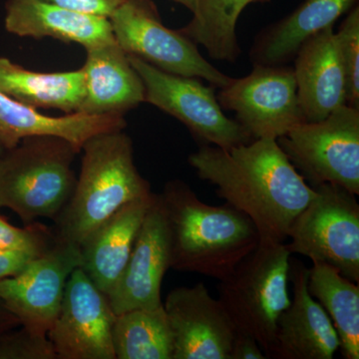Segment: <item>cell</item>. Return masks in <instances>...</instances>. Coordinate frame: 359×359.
Returning <instances> with one entry per match:
<instances>
[{
  "instance_id": "6da1fadb",
  "label": "cell",
  "mask_w": 359,
  "mask_h": 359,
  "mask_svg": "<svg viewBox=\"0 0 359 359\" xmlns=\"http://www.w3.org/2000/svg\"><path fill=\"white\" fill-rule=\"evenodd\" d=\"M188 163L218 197L252 219L259 243H285L292 222L316 196L273 139L231 149L202 145Z\"/></svg>"
},
{
  "instance_id": "7a4b0ae2",
  "label": "cell",
  "mask_w": 359,
  "mask_h": 359,
  "mask_svg": "<svg viewBox=\"0 0 359 359\" xmlns=\"http://www.w3.org/2000/svg\"><path fill=\"white\" fill-rule=\"evenodd\" d=\"M159 195L169 241L170 269L221 280L259 244L252 219L231 205L205 204L182 180Z\"/></svg>"
},
{
  "instance_id": "3957f363",
  "label": "cell",
  "mask_w": 359,
  "mask_h": 359,
  "mask_svg": "<svg viewBox=\"0 0 359 359\" xmlns=\"http://www.w3.org/2000/svg\"><path fill=\"white\" fill-rule=\"evenodd\" d=\"M81 151L74 191L52 226L57 240L79 248L123 205L153 193L135 166L133 143L124 130L95 135Z\"/></svg>"
},
{
  "instance_id": "277c9868",
  "label": "cell",
  "mask_w": 359,
  "mask_h": 359,
  "mask_svg": "<svg viewBox=\"0 0 359 359\" xmlns=\"http://www.w3.org/2000/svg\"><path fill=\"white\" fill-rule=\"evenodd\" d=\"M79 154L70 142L55 136H30L0 156V208L15 212L25 224L55 221L69 201Z\"/></svg>"
},
{
  "instance_id": "5b68a950",
  "label": "cell",
  "mask_w": 359,
  "mask_h": 359,
  "mask_svg": "<svg viewBox=\"0 0 359 359\" xmlns=\"http://www.w3.org/2000/svg\"><path fill=\"white\" fill-rule=\"evenodd\" d=\"M290 254L285 243H259L219 280V301L236 330L254 337L269 358L280 313L290 304Z\"/></svg>"
},
{
  "instance_id": "8992f818",
  "label": "cell",
  "mask_w": 359,
  "mask_h": 359,
  "mask_svg": "<svg viewBox=\"0 0 359 359\" xmlns=\"http://www.w3.org/2000/svg\"><path fill=\"white\" fill-rule=\"evenodd\" d=\"M304 181L359 195V108L344 105L318 122H304L276 140Z\"/></svg>"
},
{
  "instance_id": "52a82bcc",
  "label": "cell",
  "mask_w": 359,
  "mask_h": 359,
  "mask_svg": "<svg viewBox=\"0 0 359 359\" xmlns=\"http://www.w3.org/2000/svg\"><path fill=\"white\" fill-rule=\"evenodd\" d=\"M292 222L290 254L313 263L330 264L340 275L359 283V205L356 196L342 187L323 184Z\"/></svg>"
},
{
  "instance_id": "ba28073f",
  "label": "cell",
  "mask_w": 359,
  "mask_h": 359,
  "mask_svg": "<svg viewBox=\"0 0 359 359\" xmlns=\"http://www.w3.org/2000/svg\"><path fill=\"white\" fill-rule=\"evenodd\" d=\"M109 20L116 42L128 55L171 74L199 78L218 89L233 79L204 58L192 40L163 25L152 0H123Z\"/></svg>"
},
{
  "instance_id": "9c48e42d",
  "label": "cell",
  "mask_w": 359,
  "mask_h": 359,
  "mask_svg": "<svg viewBox=\"0 0 359 359\" xmlns=\"http://www.w3.org/2000/svg\"><path fill=\"white\" fill-rule=\"evenodd\" d=\"M145 88V101L183 123L203 145L231 149L252 141L237 120H231L219 106L212 87L199 78L171 74L128 55Z\"/></svg>"
},
{
  "instance_id": "30bf717a",
  "label": "cell",
  "mask_w": 359,
  "mask_h": 359,
  "mask_svg": "<svg viewBox=\"0 0 359 359\" xmlns=\"http://www.w3.org/2000/svg\"><path fill=\"white\" fill-rule=\"evenodd\" d=\"M217 99L222 109L236 113V120L252 140H278L306 122L294 68L285 65H254L249 75L233 78L219 89Z\"/></svg>"
},
{
  "instance_id": "8fae6325",
  "label": "cell",
  "mask_w": 359,
  "mask_h": 359,
  "mask_svg": "<svg viewBox=\"0 0 359 359\" xmlns=\"http://www.w3.org/2000/svg\"><path fill=\"white\" fill-rule=\"evenodd\" d=\"M115 318L108 295L83 269H74L66 283L60 311L47 332L57 359H116Z\"/></svg>"
},
{
  "instance_id": "7c38bea8",
  "label": "cell",
  "mask_w": 359,
  "mask_h": 359,
  "mask_svg": "<svg viewBox=\"0 0 359 359\" xmlns=\"http://www.w3.org/2000/svg\"><path fill=\"white\" fill-rule=\"evenodd\" d=\"M80 266V248L56 238L20 273L0 280V297L21 327L47 334L60 311L68 278Z\"/></svg>"
},
{
  "instance_id": "4fadbf2b",
  "label": "cell",
  "mask_w": 359,
  "mask_h": 359,
  "mask_svg": "<svg viewBox=\"0 0 359 359\" xmlns=\"http://www.w3.org/2000/svg\"><path fill=\"white\" fill-rule=\"evenodd\" d=\"M163 306L173 334V359H230L237 330L204 283L172 290Z\"/></svg>"
},
{
  "instance_id": "5bb4252c",
  "label": "cell",
  "mask_w": 359,
  "mask_h": 359,
  "mask_svg": "<svg viewBox=\"0 0 359 359\" xmlns=\"http://www.w3.org/2000/svg\"><path fill=\"white\" fill-rule=\"evenodd\" d=\"M169 269L166 221L159 195L154 193L124 271L107 294L116 316L163 306L161 289Z\"/></svg>"
},
{
  "instance_id": "9a60e30c",
  "label": "cell",
  "mask_w": 359,
  "mask_h": 359,
  "mask_svg": "<svg viewBox=\"0 0 359 359\" xmlns=\"http://www.w3.org/2000/svg\"><path fill=\"white\" fill-rule=\"evenodd\" d=\"M309 268L290 257L292 299L280 313L269 358L332 359L339 349L337 330L323 306L309 294Z\"/></svg>"
},
{
  "instance_id": "2e32d148",
  "label": "cell",
  "mask_w": 359,
  "mask_h": 359,
  "mask_svg": "<svg viewBox=\"0 0 359 359\" xmlns=\"http://www.w3.org/2000/svg\"><path fill=\"white\" fill-rule=\"evenodd\" d=\"M297 99L306 122L346 105V80L337 34L327 27L306 39L294 58Z\"/></svg>"
},
{
  "instance_id": "e0dca14e",
  "label": "cell",
  "mask_w": 359,
  "mask_h": 359,
  "mask_svg": "<svg viewBox=\"0 0 359 359\" xmlns=\"http://www.w3.org/2000/svg\"><path fill=\"white\" fill-rule=\"evenodd\" d=\"M84 97L77 113L123 115L145 101V88L128 54L117 42L86 49Z\"/></svg>"
},
{
  "instance_id": "ac0fdd59",
  "label": "cell",
  "mask_w": 359,
  "mask_h": 359,
  "mask_svg": "<svg viewBox=\"0 0 359 359\" xmlns=\"http://www.w3.org/2000/svg\"><path fill=\"white\" fill-rule=\"evenodd\" d=\"M4 25L18 36L50 37L85 49L115 41L109 18L77 13L44 0H7Z\"/></svg>"
},
{
  "instance_id": "d6986e66",
  "label": "cell",
  "mask_w": 359,
  "mask_h": 359,
  "mask_svg": "<svg viewBox=\"0 0 359 359\" xmlns=\"http://www.w3.org/2000/svg\"><path fill=\"white\" fill-rule=\"evenodd\" d=\"M153 194L123 205L80 245V268L104 294H109L124 271Z\"/></svg>"
},
{
  "instance_id": "ffe728a7",
  "label": "cell",
  "mask_w": 359,
  "mask_h": 359,
  "mask_svg": "<svg viewBox=\"0 0 359 359\" xmlns=\"http://www.w3.org/2000/svg\"><path fill=\"white\" fill-rule=\"evenodd\" d=\"M126 127L123 115H84L52 117L41 114L0 92V144L13 148L30 136H55L70 142L78 152L95 135L119 131Z\"/></svg>"
},
{
  "instance_id": "44dd1931",
  "label": "cell",
  "mask_w": 359,
  "mask_h": 359,
  "mask_svg": "<svg viewBox=\"0 0 359 359\" xmlns=\"http://www.w3.org/2000/svg\"><path fill=\"white\" fill-rule=\"evenodd\" d=\"M358 6V0H304L287 18L257 34L250 50L252 65H285L301 45Z\"/></svg>"
},
{
  "instance_id": "7402d4cb",
  "label": "cell",
  "mask_w": 359,
  "mask_h": 359,
  "mask_svg": "<svg viewBox=\"0 0 359 359\" xmlns=\"http://www.w3.org/2000/svg\"><path fill=\"white\" fill-rule=\"evenodd\" d=\"M0 92L33 109L73 114L83 100V71L36 72L0 56Z\"/></svg>"
},
{
  "instance_id": "603a6c76",
  "label": "cell",
  "mask_w": 359,
  "mask_h": 359,
  "mask_svg": "<svg viewBox=\"0 0 359 359\" xmlns=\"http://www.w3.org/2000/svg\"><path fill=\"white\" fill-rule=\"evenodd\" d=\"M308 289L330 316L339 335L342 355L359 358V285L330 264L313 263Z\"/></svg>"
},
{
  "instance_id": "cb8c5ba5",
  "label": "cell",
  "mask_w": 359,
  "mask_h": 359,
  "mask_svg": "<svg viewBox=\"0 0 359 359\" xmlns=\"http://www.w3.org/2000/svg\"><path fill=\"white\" fill-rule=\"evenodd\" d=\"M112 342L116 359H173V334L164 306L117 314Z\"/></svg>"
},
{
  "instance_id": "d4e9b609",
  "label": "cell",
  "mask_w": 359,
  "mask_h": 359,
  "mask_svg": "<svg viewBox=\"0 0 359 359\" xmlns=\"http://www.w3.org/2000/svg\"><path fill=\"white\" fill-rule=\"evenodd\" d=\"M269 0H199L190 22L180 32L202 45L214 60L235 62L241 54L237 23L249 4Z\"/></svg>"
},
{
  "instance_id": "484cf974",
  "label": "cell",
  "mask_w": 359,
  "mask_h": 359,
  "mask_svg": "<svg viewBox=\"0 0 359 359\" xmlns=\"http://www.w3.org/2000/svg\"><path fill=\"white\" fill-rule=\"evenodd\" d=\"M337 34L346 80V105L359 108V7L351 9Z\"/></svg>"
},
{
  "instance_id": "4316f807",
  "label": "cell",
  "mask_w": 359,
  "mask_h": 359,
  "mask_svg": "<svg viewBox=\"0 0 359 359\" xmlns=\"http://www.w3.org/2000/svg\"><path fill=\"white\" fill-rule=\"evenodd\" d=\"M55 242L53 229L39 221L25 224V228H18L0 216V250L39 257Z\"/></svg>"
},
{
  "instance_id": "83f0119b",
  "label": "cell",
  "mask_w": 359,
  "mask_h": 359,
  "mask_svg": "<svg viewBox=\"0 0 359 359\" xmlns=\"http://www.w3.org/2000/svg\"><path fill=\"white\" fill-rule=\"evenodd\" d=\"M0 359H57L47 334L18 327L0 341Z\"/></svg>"
},
{
  "instance_id": "f1b7e54d",
  "label": "cell",
  "mask_w": 359,
  "mask_h": 359,
  "mask_svg": "<svg viewBox=\"0 0 359 359\" xmlns=\"http://www.w3.org/2000/svg\"><path fill=\"white\" fill-rule=\"evenodd\" d=\"M77 13L109 18L123 0H44Z\"/></svg>"
},
{
  "instance_id": "f546056e",
  "label": "cell",
  "mask_w": 359,
  "mask_h": 359,
  "mask_svg": "<svg viewBox=\"0 0 359 359\" xmlns=\"http://www.w3.org/2000/svg\"><path fill=\"white\" fill-rule=\"evenodd\" d=\"M263 349L254 337L236 330L231 342L230 359H266Z\"/></svg>"
},
{
  "instance_id": "4dcf8cb0",
  "label": "cell",
  "mask_w": 359,
  "mask_h": 359,
  "mask_svg": "<svg viewBox=\"0 0 359 359\" xmlns=\"http://www.w3.org/2000/svg\"><path fill=\"white\" fill-rule=\"evenodd\" d=\"M35 257L23 252L0 250V280L18 276Z\"/></svg>"
},
{
  "instance_id": "1f68e13d",
  "label": "cell",
  "mask_w": 359,
  "mask_h": 359,
  "mask_svg": "<svg viewBox=\"0 0 359 359\" xmlns=\"http://www.w3.org/2000/svg\"><path fill=\"white\" fill-rule=\"evenodd\" d=\"M20 327V320L8 309L0 297V341L9 332Z\"/></svg>"
},
{
  "instance_id": "d6a6232c",
  "label": "cell",
  "mask_w": 359,
  "mask_h": 359,
  "mask_svg": "<svg viewBox=\"0 0 359 359\" xmlns=\"http://www.w3.org/2000/svg\"><path fill=\"white\" fill-rule=\"evenodd\" d=\"M173 1L187 7V8H188L189 11H192L193 13L194 11H195L196 7H197L198 1H199V0H173Z\"/></svg>"
},
{
  "instance_id": "836d02e7",
  "label": "cell",
  "mask_w": 359,
  "mask_h": 359,
  "mask_svg": "<svg viewBox=\"0 0 359 359\" xmlns=\"http://www.w3.org/2000/svg\"><path fill=\"white\" fill-rule=\"evenodd\" d=\"M4 151H6V149H4V146H2L1 144H0V156H1L2 153H4Z\"/></svg>"
}]
</instances>
